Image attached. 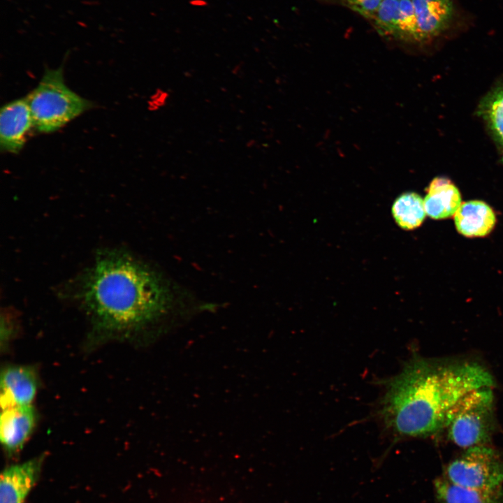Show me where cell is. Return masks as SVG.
I'll use <instances>...</instances> for the list:
<instances>
[{"label": "cell", "instance_id": "obj_1", "mask_svg": "<svg viewBox=\"0 0 503 503\" xmlns=\"http://www.w3.org/2000/svg\"><path fill=\"white\" fill-rule=\"evenodd\" d=\"M494 384L490 373L474 362L412 358L386 381L377 414L395 442L430 437L446 428L466 395Z\"/></svg>", "mask_w": 503, "mask_h": 503}, {"label": "cell", "instance_id": "obj_2", "mask_svg": "<svg viewBox=\"0 0 503 503\" xmlns=\"http://www.w3.org/2000/svg\"><path fill=\"white\" fill-rule=\"evenodd\" d=\"M80 296L95 326L106 333L141 329L166 315L170 290L159 276L130 254L101 252L85 274Z\"/></svg>", "mask_w": 503, "mask_h": 503}, {"label": "cell", "instance_id": "obj_3", "mask_svg": "<svg viewBox=\"0 0 503 503\" xmlns=\"http://www.w3.org/2000/svg\"><path fill=\"white\" fill-rule=\"evenodd\" d=\"M25 98L34 129L45 133L57 131L92 106L66 86L62 67L46 68L38 85Z\"/></svg>", "mask_w": 503, "mask_h": 503}, {"label": "cell", "instance_id": "obj_4", "mask_svg": "<svg viewBox=\"0 0 503 503\" xmlns=\"http://www.w3.org/2000/svg\"><path fill=\"white\" fill-rule=\"evenodd\" d=\"M495 428L492 388L466 395L455 406L446 426L451 442L464 449L486 445Z\"/></svg>", "mask_w": 503, "mask_h": 503}, {"label": "cell", "instance_id": "obj_5", "mask_svg": "<svg viewBox=\"0 0 503 503\" xmlns=\"http://www.w3.org/2000/svg\"><path fill=\"white\" fill-rule=\"evenodd\" d=\"M444 476L461 487L495 490L503 486V459L486 445L470 447L448 465Z\"/></svg>", "mask_w": 503, "mask_h": 503}, {"label": "cell", "instance_id": "obj_6", "mask_svg": "<svg viewBox=\"0 0 503 503\" xmlns=\"http://www.w3.org/2000/svg\"><path fill=\"white\" fill-rule=\"evenodd\" d=\"M34 128L26 98L4 105L0 111V145L1 150L18 153L23 147L28 133Z\"/></svg>", "mask_w": 503, "mask_h": 503}, {"label": "cell", "instance_id": "obj_7", "mask_svg": "<svg viewBox=\"0 0 503 503\" xmlns=\"http://www.w3.org/2000/svg\"><path fill=\"white\" fill-rule=\"evenodd\" d=\"M38 388V380L33 368L24 365H10L1 374V408L30 406Z\"/></svg>", "mask_w": 503, "mask_h": 503}, {"label": "cell", "instance_id": "obj_8", "mask_svg": "<svg viewBox=\"0 0 503 503\" xmlns=\"http://www.w3.org/2000/svg\"><path fill=\"white\" fill-rule=\"evenodd\" d=\"M0 439L6 451L15 453L23 447L36 424L34 409L30 406L1 408Z\"/></svg>", "mask_w": 503, "mask_h": 503}, {"label": "cell", "instance_id": "obj_9", "mask_svg": "<svg viewBox=\"0 0 503 503\" xmlns=\"http://www.w3.org/2000/svg\"><path fill=\"white\" fill-rule=\"evenodd\" d=\"M43 457L6 467L1 474L0 503H24L35 484Z\"/></svg>", "mask_w": 503, "mask_h": 503}, {"label": "cell", "instance_id": "obj_10", "mask_svg": "<svg viewBox=\"0 0 503 503\" xmlns=\"http://www.w3.org/2000/svg\"><path fill=\"white\" fill-rule=\"evenodd\" d=\"M420 41L437 36L446 30L453 15V0H412Z\"/></svg>", "mask_w": 503, "mask_h": 503}, {"label": "cell", "instance_id": "obj_11", "mask_svg": "<svg viewBox=\"0 0 503 503\" xmlns=\"http://www.w3.org/2000/svg\"><path fill=\"white\" fill-rule=\"evenodd\" d=\"M458 232L467 238H481L494 228L496 215L491 207L482 201H469L461 204L454 214Z\"/></svg>", "mask_w": 503, "mask_h": 503}, {"label": "cell", "instance_id": "obj_12", "mask_svg": "<svg viewBox=\"0 0 503 503\" xmlns=\"http://www.w3.org/2000/svg\"><path fill=\"white\" fill-rule=\"evenodd\" d=\"M423 201L426 214L434 219L454 216L462 204L458 189L451 180L443 177L432 180Z\"/></svg>", "mask_w": 503, "mask_h": 503}, {"label": "cell", "instance_id": "obj_13", "mask_svg": "<svg viewBox=\"0 0 503 503\" xmlns=\"http://www.w3.org/2000/svg\"><path fill=\"white\" fill-rule=\"evenodd\" d=\"M437 503H503V486L479 490L457 486L444 476L435 481Z\"/></svg>", "mask_w": 503, "mask_h": 503}, {"label": "cell", "instance_id": "obj_14", "mask_svg": "<svg viewBox=\"0 0 503 503\" xmlns=\"http://www.w3.org/2000/svg\"><path fill=\"white\" fill-rule=\"evenodd\" d=\"M494 140L503 146V78L482 98L477 109Z\"/></svg>", "mask_w": 503, "mask_h": 503}, {"label": "cell", "instance_id": "obj_15", "mask_svg": "<svg viewBox=\"0 0 503 503\" xmlns=\"http://www.w3.org/2000/svg\"><path fill=\"white\" fill-rule=\"evenodd\" d=\"M392 214L401 228L415 229L423 224L427 214L424 201L415 192L404 193L394 201Z\"/></svg>", "mask_w": 503, "mask_h": 503}, {"label": "cell", "instance_id": "obj_16", "mask_svg": "<svg viewBox=\"0 0 503 503\" xmlns=\"http://www.w3.org/2000/svg\"><path fill=\"white\" fill-rule=\"evenodd\" d=\"M400 0H383L372 20L379 34L396 38Z\"/></svg>", "mask_w": 503, "mask_h": 503}, {"label": "cell", "instance_id": "obj_17", "mask_svg": "<svg viewBox=\"0 0 503 503\" xmlns=\"http://www.w3.org/2000/svg\"><path fill=\"white\" fill-rule=\"evenodd\" d=\"M396 38L407 41H420L412 0H400Z\"/></svg>", "mask_w": 503, "mask_h": 503}, {"label": "cell", "instance_id": "obj_18", "mask_svg": "<svg viewBox=\"0 0 503 503\" xmlns=\"http://www.w3.org/2000/svg\"><path fill=\"white\" fill-rule=\"evenodd\" d=\"M383 0H341L350 9L372 20Z\"/></svg>", "mask_w": 503, "mask_h": 503}, {"label": "cell", "instance_id": "obj_19", "mask_svg": "<svg viewBox=\"0 0 503 503\" xmlns=\"http://www.w3.org/2000/svg\"><path fill=\"white\" fill-rule=\"evenodd\" d=\"M502 147H503V146H502ZM502 163H503V149H502Z\"/></svg>", "mask_w": 503, "mask_h": 503}]
</instances>
